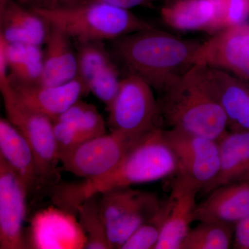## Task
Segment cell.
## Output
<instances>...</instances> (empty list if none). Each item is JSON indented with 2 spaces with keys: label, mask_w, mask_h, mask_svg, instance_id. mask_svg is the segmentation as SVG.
Masks as SVG:
<instances>
[{
  "label": "cell",
  "mask_w": 249,
  "mask_h": 249,
  "mask_svg": "<svg viewBox=\"0 0 249 249\" xmlns=\"http://www.w3.org/2000/svg\"><path fill=\"white\" fill-rule=\"evenodd\" d=\"M249 216V178L218 187L196 204L195 221L235 225Z\"/></svg>",
  "instance_id": "cell-18"
},
{
  "label": "cell",
  "mask_w": 249,
  "mask_h": 249,
  "mask_svg": "<svg viewBox=\"0 0 249 249\" xmlns=\"http://www.w3.org/2000/svg\"><path fill=\"white\" fill-rule=\"evenodd\" d=\"M59 160L75 147L106 133V124L93 105L81 100L53 120Z\"/></svg>",
  "instance_id": "cell-15"
},
{
  "label": "cell",
  "mask_w": 249,
  "mask_h": 249,
  "mask_svg": "<svg viewBox=\"0 0 249 249\" xmlns=\"http://www.w3.org/2000/svg\"><path fill=\"white\" fill-rule=\"evenodd\" d=\"M78 76L107 108L119 91V71L103 41L76 42Z\"/></svg>",
  "instance_id": "cell-12"
},
{
  "label": "cell",
  "mask_w": 249,
  "mask_h": 249,
  "mask_svg": "<svg viewBox=\"0 0 249 249\" xmlns=\"http://www.w3.org/2000/svg\"><path fill=\"white\" fill-rule=\"evenodd\" d=\"M232 248L249 249V216L235 224Z\"/></svg>",
  "instance_id": "cell-30"
},
{
  "label": "cell",
  "mask_w": 249,
  "mask_h": 249,
  "mask_svg": "<svg viewBox=\"0 0 249 249\" xmlns=\"http://www.w3.org/2000/svg\"><path fill=\"white\" fill-rule=\"evenodd\" d=\"M12 1H14V0H0V10L4 9L6 5Z\"/></svg>",
  "instance_id": "cell-32"
},
{
  "label": "cell",
  "mask_w": 249,
  "mask_h": 249,
  "mask_svg": "<svg viewBox=\"0 0 249 249\" xmlns=\"http://www.w3.org/2000/svg\"><path fill=\"white\" fill-rule=\"evenodd\" d=\"M29 194L22 180L0 158V249L29 248L23 230Z\"/></svg>",
  "instance_id": "cell-13"
},
{
  "label": "cell",
  "mask_w": 249,
  "mask_h": 249,
  "mask_svg": "<svg viewBox=\"0 0 249 249\" xmlns=\"http://www.w3.org/2000/svg\"><path fill=\"white\" fill-rule=\"evenodd\" d=\"M191 69L160 93L162 118L171 128L218 141L229 130L227 118Z\"/></svg>",
  "instance_id": "cell-3"
},
{
  "label": "cell",
  "mask_w": 249,
  "mask_h": 249,
  "mask_svg": "<svg viewBox=\"0 0 249 249\" xmlns=\"http://www.w3.org/2000/svg\"><path fill=\"white\" fill-rule=\"evenodd\" d=\"M200 45L155 27L111 40V54L127 75L139 77L162 93L195 66Z\"/></svg>",
  "instance_id": "cell-1"
},
{
  "label": "cell",
  "mask_w": 249,
  "mask_h": 249,
  "mask_svg": "<svg viewBox=\"0 0 249 249\" xmlns=\"http://www.w3.org/2000/svg\"><path fill=\"white\" fill-rule=\"evenodd\" d=\"M235 225L216 221L199 222L190 230L180 249H228L233 242Z\"/></svg>",
  "instance_id": "cell-25"
},
{
  "label": "cell",
  "mask_w": 249,
  "mask_h": 249,
  "mask_svg": "<svg viewBox=\"0 0 249 249\" xmlns=\"http://www.w3.org/2000/svg\"><path fill=\"white\" fill-rule=\"evenodd\" d=\"M199 188L185 177L176 175L172 185L173 204L155 249H180L195 221L196 196Z\"/></svg>",
  "instance_id": "cell-16"
},
{
  "label": "cell",
  "mask_w": 249,
  "mask_h": 249,
  "mask_svg": "<svg viewBox=\"0 0 249 249\" xmlns=\"http://www.w3.org/2000/svg\"><path fill=\"white\" fill-rule=\"evenodd\" d=\"M217 10L216 34L248 23L249 0H214Z\"/></svg>",
  "instance_id": "cell-28"
},
{
  "label": "cell",
  "mask_w": 249,
  "mask_h": 249,
  "mask_svg": "<svg viewBox=\"0 0 249 249\" xmlns=\"http://www.w3.org/2000/svg\"><path fill=\"white\" fill-rule=\"evenodd\" d=\"M218 143L220 168L209 193L218 187L249 178V131L228 130Z\"/></svg>",
  "instance_id": "cell-23"
},
{
  "label": "cell",
  "mask_w": 249,
  "mask_h": 249,
  "mask_svg": "<svg viewBox=\"0 0 249 249\" xmlns=\"http://www.w3.org/2000/svg\"><path fill=\"white\" fill-rule=\"evenodd\" d=\"M12 87L19 101L31 109L48 116L52 121L80 101L85 93L89 92L78 76L62 85L37 83Z\"/></svg>",
  "instance_id": "cell-17"
},
{
  "label": "cell",
  "mask_w": 249,
  "mask_h": 249,
  "mask_svg": "<svg viewBox=\"0 0 249 249\" xmlns=\"http://www.w3.org/2000/svg\"><path fill=\"white\" fill-rule=\"evenodd\" d=\"M6 118L25 137L34 150L42 185H56L59 153L53 121L24 105L14 89L1 93Z\"/></svg>",
  "instance_id": "cell-6"
},
{
  "label": "cell",
  "mask_w": 249,
  "mask_h": 249,
  "mask_svg": "<svg viewBox=\"0 0 249 249\" xmlns=\"http://www.w3.org/2000/svg\"><path fill=\"white\" fill-rule=\"evenodd\" d=\"M71 40L65 31L49 24L48 36L43 51L41 84H65L78 76V58L76 51L75 52L72 47Z\"/></svg>",
  "instance_id": "cell-20"
},
{
  "label": "cell",
  "mask_w": 249,
  "mask_h": 249,
  "mask_svg": "<svg viewBox=\"0 0 249 249\" xmlns=\"http://www.w3.org/2000/svg\"><path fill=\"white\" fill-rule=\"evenodd\" d=\"M157 0H56L53 8L73 7L91 4H106L124 9L137 6L152 7Z\"/></svg>",
  "instance_id": "cell-29"
},
{
  "label": "cell",
  "mask_w": 249,
  "mask_h": 249,
  "mask_svg": "<svg viewBox=\"0 0 249 249\" xmlns=\"http://www.w3.org/2000/svg\"><path fill=\"white\" fill-rule=\"evenodd\" d=\"M17 1L28 8L52 9L55 5L56 0H17Z\"/></svg>",
  "instance_id": "cell-31"
},
{
  "label": "cell",
  "mask_w": 249,
  "mask_h": 249,
  "mask_svg": "<svg viewBox=\"0 0 249 249\" xmlns=\"http://www.w3.org/2000/svg\"><path fill=\"white\" fill-rule=\"evenodd\" d=\"M76 42L113 40L155 28L128 9L106 4L54 9L30 8Z\"/></svg>",
  "instance_id": "cell-4"
},
{
  "label": "cell",
  "mask_w": 249,
  "mask_h": 249,
  "mask_svg": "<svg viewBox=\"0 0 249 249\" xmlns=\"http://www.w3.org/2000/svg\"><path fill=\"white\" fill-rule=\"evenodd\" d=\"M0 158L22 180L29 194L42 186L34 150L7 119H0Z\"/></svg>",
  "instance_id": "cell-19"
},
{
  "label": "cell",
  "mask_w": 249,
  "mask_h": 249,
  "mask_svg": "<svg viewBox=\"0 0 249 249\" xmlns=\"http://www.w3.org/2000/svg\"><path fill=\"white\" fill-rule=\"evenodd\" d=\"M5 52L11 85H33L40 83L43 71L44 55L40 46L8 43L5 40Z\"/></svg>",
  "instance_id": "cell-24"
},
{
  "label": "cell",
  "mask_w": 249,
  "mask_h": 249,
  "mask_svg": "<svg viewBox=\"0 0 249 249\" xmlns=\"http://www.w3.org/2000/svg\"><path fill=\"white\" fill-rule=\"evenodd\" d=\"M178 172L176 156L164 129L160 127L142 136L111 173L79 184L57 186L54 199L61 209L76 212L77 206L91 196L114 188L159 181Z\"/></svg>",
  "instance_id": "cell-2"
},
{
  "label": "cell",
  "mask_w": 249,
  "mask_h": 249,
  "mask_svg": "<svg viewBox=\"0 0 249 249\" xmlns=\"http://www.w3.org/2000/svg\"><path fill=\"white\" fill-rule=\"evenodd\" d=\"M107 110L111 131L143 134L161 127L163 118L153 89L134 75L121 80L119 91Z\"/></svg>",
  "instance_id": "cell-7"
},
{
  "label": "cell",
  "mask_w": 249,
  "mask_h": 249,
  "mask_svg": "<svg viewBox=\"0 0 249 249\" xmlns=\"http://www.w3.org/2000/svg\"><path fill=\"white\" fill-rule=\"evenodd\" d=\"M0 36L8 43L41 47L48 36L49 24L30 8L14 0L0 10Z\"/></svg>",
  "instance_id": "cell-21"
},
{
  "label": "cell",
  "mask_w": 249,
  "mask_h": 249,
  "mask_svg": "<svg viewBox=\"0 0 249 249\" xmlns=\"http://www.w3.org/2000/svg\"><path fill=\"white\" fill-rule=\"evenodd\" d=\"M192 71L217 101L230 131H249V84L229 72L195 65Z\"/></svg>",
  "instance_id": "cell-10"
},
{
  "label": "cell",
  "mask_w": 249,
  "mask_h": 249,
  "mask_svg": "<svg viewBox=\"0 0 249 249\" xmlns=\"http://www.w3.org/2000/svg\"><path fill=\"white\" fill-rule=\"evenodd\" d=\"M164 132L178 160L177 175L191 180L199 191L208 194L220 168L218 141L177 129Z\"/></svg>",
  "instance_id": "cell-9"
},
{
  "label": "cell",
  "mask_w": 249,
  "mask_h": 249,
  "mask_svg": "<svg viewBox=\"0 0 249 249\" xmlns=\"http://www.w3.org/2000/svg\"><path fill=\"white\" fill-rule=\"evenodd\" d=\"M145 134L111 130L110 133L89 139L61 156L60 163L75 176L86 180L101 178L115 169Z\"/></svg>",
  "instance_id": "cell-8"
},
{
  "label": "cell",
  "mask_w": 249,
  "mask_h": 249,
  "mask_svg": "<svg viewBox=\"0 0 249 249\" xmlns=\"http://www.w3.org/2000/svg\"><path fill=\"white\" fill-rule=\"evenodd\" d=\"M86 237L79 222L71 212L47 208L34 216L29 228V249H85Z\"/></svg>",
  "instance_id": "cell-14"
},
{
  "label": "cell",
  "mask_w": 249,
  "mask_h": 249,
  "mask_svg": "<svg viewBox=\"0 0 249 249\" xmlns=\"http://www.w3.org/2000/svg\"><path fill=\"white\" fill-rule=\"evenodd\" d=\"M195 65L224 70L249 84V23L219 31L201 43Z\"/></svg>",
  "instance_id": "cell-11"
},
{
  "label": "cell",
  "mask_w": 249,
  "mask_h": 249,
  "mask_svg": "<svg viewBox=\"0 0 249 249\" xmlns=\"http://www.w3.org/2000/svg\"><path fill=\"white\" fill-rule=\"evenodd\" d=\"M171 196L162 201L160 209L124 242L121 249H155L169 215Z\"/></svg>",
  "instance_id": "cell-27"
},
{
  "label": "cell",
  "mask_w": 249,
  "mask_h": 249,
  "mask_svg": "<svg viewBox=\"0 0 249 249\" xmlns=\"http://www.w3.org/2000/svg\"><path fill=\"white\" fill-rule=\"evenodd\" d=\"M97 196L88 198L78 205L76 213L85 237L86 249H111L103 222Z\"/></svg>",
  "instance_id": "cell-26"
},
{
  "label": "cell",
  "mask_w": 249,
  "mask_h": 249,
  "mask_svg": "<svg viewBox=\"0 0 249 249\" xmlns=\"http://www.w3.org/2000/svg\"><path fill=\"white\" fill-rule=\"evenodd\" d=\"M100 195V212L111 249H121L162 203L155 193L130 187L114 188Z\"/></svg>",
  "instance_id": "cell-5"
},
{
  "label": "cell",
  "mask_w": 249,
  "mask_h": 249,
  "mask_svg": "<svg viewBox=\"0 0 249 249\" xmlns=\"http://www.w3.org/2000/svg\"><path fill=\"white\" fill-rule=\"evenodd\" d=\"M160 16L165 24L177 30L216 34L214 0H167Z\"/></svg>",
  "instance_id": "cell-22"
}]
</instances>
